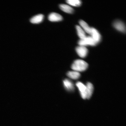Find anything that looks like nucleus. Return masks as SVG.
Wrapping results in <instances>:
<instances>
[{
	"label": "nucleus",
	"mask_w": 126,
	"mask_h": 126,
	"mask_svg": "<svg viewBox=\"0 0 126 126\" xmlns=\"http://www.w3.org/2000/svg\"><path fill=\"white\" fill-rule=\"evenodd\" d=\"M76 51L77 54L81 58L85 57L88 54L87 49L84 46H79L77 47L76 48Z\"/></svg>",
	"instance_id": "obj_6"
},
{
	"label": "nucleus",
	"mask_w": 126,
	"mask_h": 126,
	"mask_svg": "<svg viewBox=\"0 0 126 126\" xmlns=\"http://www.w3.org/2000/svg\"><path fill=\"white\" fill-rule=\"evenodd\" d=\"M59 7L63 12L66 13L72 14L74 12L73 9L68 5L63 4H60Z\"/></svg>",
	"instance_id": "obj_10"
},
{
	"label": "nucleus",
	"mask_w": 126,
	"mask_h": 126,
	"mask_svg": "<svg viewBox=\"0 0 126 126\" xmlns=\"http://www.w3.org/2000/svg\"><path fill=\"white\" fill-rule=\"evenodd\" d=\"M76 86L80 91L82 98L84 99H87V94L86 85H85L81 82L78 81L76 83Z\"/></svg>",
	"instance_id": "obj_3"
},
{
	"label": "nucleus",
	"mask_w": 126,
	"mask_h": 126,
	"mask_svg": "<svg viewBox=\"0 0 126 126\" xmlns=\"http://www.w3.org/2000/svg\"><path fill=\"white\" fill-rule=\"evenodd\" d=\"M67 76L72 79L76 80L79 78L80 77V74L79 72L76 71H69L67 73Z\"/></svg>",
	"instance_id": "obj_13"
},
{
	"label": "nucleus",
	"mask_w": 126,
	"mask_h": 126,
	"mask_svg": "<svg viewBox=\"0 0 126 126\" xmlns=\"http://www.w3.org/2000/svg\"><path fill=\"white\" fill-rule=\"evenodd\" d=\"M86 92L87 94V98L89 99L92 95L94 91V86L93 84L90 82H88L86 85Z\"/></svg>",
	"instance_id": "obj_12"
},
{
	"label": "nucleus",
	"mask_w": 126,
	"mask_h": 126,
	"mask_svg": "<svg viewBox=\"0 0 126 126\" xmlns=\"http://www.w3.org/2000/svg\"><path fill=\"white\" fill-rule=\"evenodd\" d=\"M113 25L115 29L118 31L123 33L126 32L125 25L122 21L119 20H116L113 23Z\"/></svg>",
	"instance_id": "obj_4"
},
{
	"label": "nucleus",
	"mask_w": 126,
	"mask_h": 126,
	"mask_svg": "<svg viewBox=\"0 0 126 126\" xmlns=\"http://www.w3.org/2000/svg\"><path fill=\"white\" fill-rule=\"evenodd\" d=\"M66 2L68 4L73 7H79L81 4V1L80 0H67Z\"/></svg>",
	"instance_id": "obj_15"
},
{
	"label": "nucleus",
	"mask_w": 126,
	"mask_h": 126,
	"mask_svg": "<svg viewBox=\"0 0 126 126\" xmlns=\"http://www.w3.org/2000/svg\"><path fill=\"white\" fill-rule=\"evenodd\" d=\"M63 83L64 87L67 90L72 91L74 89L73 83L70 80L66 79L63 81Z\"/></svg>",
	"instance_id": "obj_11"
},
{
	"label": "nucleus",
	"mask_w": 126,
	"mask_h": 126,
	"mask_svg": "<svg viewBox=\"0 0 126 126\" xmlns=\"http://www.w3.org/2000/svg\"><path fill=\"white\" fill-rule=\"evenodd\" d=\"M48 19L51 22H58L61 21L63 17L60 14L56 13H51L48 15Z\"/></svg>",
	"instance_id": "obj_7"
},
{
	"label": "nucleus",
	"mask_w": 126,
	"mask_h": 126,
	"mask_svg": "<svg viewBox=\"0 0 126 126\" xmlns=\"http://www.w3.org/2000/svg\"><path fill=\"white\" fill-rule=\"evenodd\" d=\"M79 24L81 26V27L82 28L85 32L90 34L91 28L90 27L87 23L83 20H81L79 21Z\"/></svg>",
	"instance_id": "obj_9"
},
{
	"label": "nucleus",
	"mask_w": 126,
	"mask_h": 126,
	"mask_svg": "<svg viewBox=\"0 0 126 126\" xmlns=\"http://www.w3.org/2000/svg\"><path fill=\"white\" fill-rule=\"evenodd\" d=\"M44 18V16L42 14H39L33 17L30 19V22L33 24H39L41 23Z\"/></svg>",
	"instance_id": "obj_8"
},
{
	"label": "nucleus",
	"mask_w": 126,
	"mask_h": 126,
	"mask_svg": "<svg viewBox=\"0 0 126 126\" xmlns=\"http://www.w3.org/2000/svg\"><path fill=\"white\" fill-rule=\"evenodd\" d=\"M88 66V64L83 60L78 59L74 61L71 66V68L76 71L83 72L86 70Z\"/></svg>",
	"instance_id": "obj_1"
},
{
	"label": "nucleus",
	"mask_w": 126,
	"mask_h": 126,
	"mask_svg": "<svg viewBox=\"0 0 126 126\" xmlns=\"http://www.w3.org/2000/svg\"><path fill=\"white\" fill-rule=\"evenodd\" d=\"M78 44L80 46L84 47L88 45L94 46L97 44L91 36H86L84 38L80 39Z\"/></svg>",
	"instance_id": "obj_2"
},
{
	"label": "nucleus",
	"mask_w": 126,
	"mask_h": 126,
	"mask_svg": "<svg viewBox=\"0 0 126 126\" xmlns=\"http://www.w3.org/2000/svg\"><path fill=\"white\" fill-rule=\"evenodd\" d=\"M77 33L79 37L80 38V39H82L86 37L85 32L82 29L81 27L77 25L76 27Z\"/></svg>",
	"instance_id": "obj_14"
},
{
	"label": "nucleus",
	"mask_w": 126,
	"mask_h": 126,
	"mask_svg": "<svg viewBox=\"0 0 126 126\" xmlns=\"http://www.w3.org/2000/svg\"><path fill=\"white\" fill-rule=\"evenodd\" d=\"M90 35L97 44L100 42L101 39V36L97 30L94 28H91Z\"/></svg>",
	"instance_id": "obj_5"
}]
</instances>
